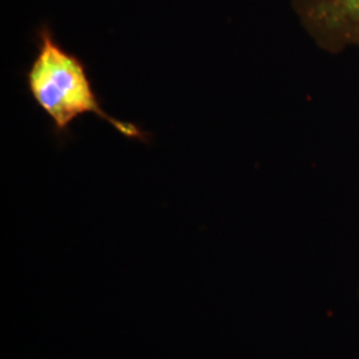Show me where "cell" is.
<instances>
[{"label": "cell", "mask_w": 359, "mask_h": 359, "mask_svg": "<svg viewBox=\"0 0 359 359\" xmlns=\"http://www.w3.org/2000/svg\"><path fill=\"white\" fill-rule=\"evenodd\" d=\"M26 86L39 109L51 120L57 137L67 135L77 117L95 115L127 139L147 140V133L136 124L104 111L83 60L65 50L48 25L36 29V52L27 68Z\"/></svg>", "instance_id": "obj_1"}, {"label": "cell", "mask_w": 359, "mask_h": 359, "mask_svg": "<svg viewBox=\"0 0 359 359\" xmlns=\"http://www.w3.org/2000/svg\"><path fill=\"white\" fill-rule=\"evenodd\" d=\"M292 7L322 51L359 48V0H292Z\"/></svg>", "instance_id": "obj_2"}]
</instances>
